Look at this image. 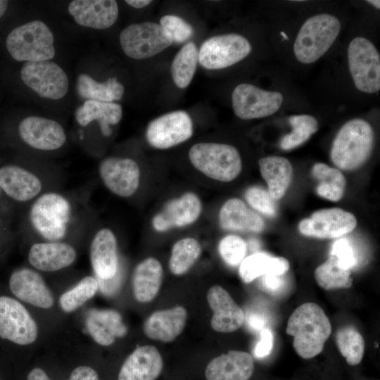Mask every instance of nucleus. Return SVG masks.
I'll return each mask as SVG.
<instances>
[{"instance_id": "obj_35", "label": "nucleus", "mask_w": 380, "mask_h": 380, "mask_svg": "<svg viewBox=\"0 0 380 380\" xmlns=\"http://www.w3.org/2000/svg\"><path fill=\"white\" fill-rule=\"evenodd\" d=\"M198 51L194 42L186 44L175 55L171 65L172 80L179 88L189 85L195 74Z\"/></svg>"}, {"instance_id": "obj_42", "label": "nucleus", "mask_w": 380, "mask_h": 380, "mask_svg": "<svg viewBox=\"0 0 380 380\" xmlns=\"http://www.w3.org/2000/svg\"><path fill=\"white\" fill-rule=\"evenodd\" d=\"M248 203L255 210L270 217L274 216L277 208L275 200L268 190L260 186H251L245 194Z\"/></svg>"}, {"instance_id": "obj_36", "label": "nucleus", "mask_w": 380, "mask_h": 380, "mask_svg": "<svg viewBox=\"0 0 380 380\" xmlns=\"http://www.w3.org/2000/svg\"><path fill=\"white\" fill-rule=\"evenodd\" d=\"M201 251V244L194 238L186 237L177 241L171 250L170 272L177 276L187 272L198 259Z\"/></svg>"}, {"instance_id": "obj_26", "label": "nucleus", "mask_w": 380, "mask_h": 380, "mask_svg": "<svg viewBox=\"0 0 380 380\" xmlns=\"http://www.w3.org/2000/svg\"><path fill=\"white\" fill-rule=\"evenodd\" d=\"M86 327L87 331L99 345L108 346L118 337L127 333L120 314L114 310H91L88 312Z\"/></svg>"}, {"instance_id": "obj_44", "label": "nucleus", "mask_w": 380, "mask_h": 380, "mask_svg": "<svg viewBox=\"0 0 380 380\" xmlns=\"http://www.w3.org/2000/svg\"><path fill=\"white\" fill-rule=\"evenodd\" d=\"M331 255H335L339 264L346 268L350 269L356 263L354 249L347 239H339L332 246Z\"/></svg>"}, {"instance_id": "obj_10", "label": "nucleus", "mask_w": 380, "mask_h": 380, "mask_svg": "<svg viewBox=\"0 0 380 380\" xmlns=\"http://www.w3.org/2000/svg\"><path fill=\"white\" fill-rule=\"evenodd\" d=\"M20 77L27 86L43 98L60 99L68 90L66 73L50 61L26 62L21 68Z\"/></svg>"}, {"instance_id": "obj_43", "label": "nucleus", "mask_w": 380, "mask_h": 380, "mask_svg": "<svg viewBox=\"0 0 380 380\" xmlns=\"http://www.w3.org/2000/svg\"><path fill=\"white\" fill-rule=\"evenodd\" d=\"M160 25L171 36L173 42L182 43L191 37L193 27L182 18L166 15L160 20Z\"/></svg>"}, {"instance_id": "obj_14", "label": "nucleus", "mask_w": 380, "mask_h": 380, "mask_svg": "<svg viewBox=\"0 0 380 380\" xmlns=\"http://www.w3.org/2000/svg\"><path fill=\"white\" fill-rule=\"evenodd\" d=\"M357 220L351 213L339 208L321 209L302 220L298 230L305 236L335 239L351 232Z\"/></svg>"}, {"instance_id": "obj_4", "label": "nucleus", "mask_w": 380, "mask_h": 380, "mask_svg": "<svg viewBox=\"0 0 380 380\" xmlns=\"http://www.w3.org/2000/svg\"><path fill=\"white\" fill-rule=\"evenodd\" d=\"M339 20L328 13L313 15L301 26L293 44L296 58L312 63L331 47L341 30Z\"/></svg>"}, {"instance_id": "obj_52", "label": "nucleus", "mask_w": 380, "mask_h": 380, "mask_svg": "<svg viewBox=\"0 0 380 380\" xmlns=\"http://www.w3.org/2000/svg\"><path fill=\"white\" fill-rule=\"evenodd\" d=\"M8 1L0 0V18L5 13L8 7Z\"/></svg>"}, {"instance_id": "obj_18", "label": "nucleus", "mask_w": 380, "mask_h": 380, "mask_svg": "<svg viewBox=\"0 0 380 380\" xmlns=\"http://www.w3.org/2000/svg\"><path fill=\"white\" fill-rule=\"evenodd\" d=\"M207 300L213 311L210 324L213 330L231 333L242 327L246 320L243 310L221 286L215 285L208 289Z\"/></svg>"}, {"instance_id": "obj_37", "label": "nucleus", "mask_w": 380, "mask_h": 380, "mask_svg": "<svg viewBox=\"0 0 380 380\" xmlns=\"http://www.w3.org/2000/svg\"><path fill=\"white\" fill-rule=\"evenodd\" d=\"M315 278L317 284L326 290L346 289L352 285L350 270L342 267L333 255L315 269Z\"/></svg>"}, {"instance_id": "obj_31", "label": "nucleus", "mask_w": 380, "mask_h": 380, "mask_svg": "<svg viewBox=\"0 0 380 380\" xmlns=\"http://www.w3.org/2000/svg\"><path fill=\"white\" fill-rule=\"evenodd\" d=\"M75 119L82 126H87L91 122L97 120L103 135L109 137L112 134L110 125L118 124L122 116L120 104L113 102H102L87 100L75 110Z\"/></svg>"}, {"instance_id": "obj_17", "label": "nucleus", "mask_w": 380, "mask_h": 380, "mask_svg": "<svg viewBox=\"0 0 380 380\" xmlns=\"http://www.w3.org/2000/svg\"><path fill=\"white\" fill-rule=\"evenodd\" d=\"M18 130L22 139L36 149L55 150L66 141L65 131L59 123L42 117L25 118L20 123Z\"/></svg>"}, {"instance_id": "obj_22", "label": "nucleus", "mask_w": 380, "mask_h": 380, "mask_svg": "<svg viewBox=\"0 0 380 380\" xmlns=\"http://www.w3.org/2000/svg\"><path fill=\"white\" fill-rule=\"evenodd\" d=\"M163 368V357L157 348L139 346L124 362L118 380H156Z\"/></svg>"}, {"instance_id": "obj_38", "label": "nucleus", "mask_w": 380, "mask_h": 380, "mask_svg": "<svg viewBox=\"0 0 380 380\" xmlns=\"http://www.w3.org/2000/svg\"><path fill=\"white\" fill-rule=\"evenodd\" d=\"M336 342L349 365L355 366L360 363L365 344L362 336L355 328L348 326L338 329L336 334Z\"/></svg>"}, {"instance_id": "obj_1", "label": "nucleus", "mask_w": 380, "mask_h": 380, "mask_svg": "<svg viewBox=\"0 0 380 380\" xmlns=\"http://www.w3.org/2000/svg\"><path fill=\"white\" fill-rule=\"evenodd\" d=\"M331 333V324L323 309L315 303H305L290 316L286 334L293 337V346L304 359L319 355Z\"/></svg>"}, {"instance_id": "obj_25", "label": "nucleus", "mask_w": 380, "mask_h": 380, "mask_svg": "<svg viewBox=\"0 0 380 380\" xmlns=\"http://www.w3.org/2000/svg\"><path fill=\"white\" fill-rule=\"evenodd\" d=\"M76 258L75 249L63 242L37 243L32 245L28 254L30 263L36 269L53 272L70 266Z\"/></svg>"}, {"instance_id": "obj_32", "label": "nucleus", "mask_w": 380, "mask_h": 380, "mask_svg": "<svg viewBox=\"0 0 380 380\" xmlns=\"http://www.w3.org/2000/svg\"><path fill=\"white\" fill-rule=\"evenodd\" d=\"M289 268L288 260L265 253H255L244 258L239 267V275L245 283L267 274L284 275Z\"/></svg>"}, {"instance_id": "obj_29", "label": "nucleus", "mask_w": 380, "mask_h": 380, "mask_svg": "<svg viewBox=\"0 0 380 380\" xmlns=\"http://www.w3.org/2000/svg\"><path fill=\"white\" fill-rule=\"evenodd\" d=\"M163 277V267L154 258H148L134 268L132 275L133 293L140 303L153 300L158 293Z\"/></svg>"}, {"instance_id": "obj_39", "label": "nucleus", "mask_w": 380, "mask_h": 380, "mask_svg": "<svg viewBox=\"0 0 380 380\" xmlns=\"http://www.w3.org/2000/svg\"><path fill=\"white\" fill-rule=\"evenodd\" d=\"M292 131L281 140L283 150H291L305 142L318 129L317 120L310 115H296L289 118Z\"/></svg>"}, {"instance_id": "obj_23", "label": "nucleus", "mask_w": 380, "mask_h": 380, "mask_svg": "<svg viewBox=\"0 0 380 380\" xmlns=\"http://www.w3.org/2000/svg\"><path fill=\"white\" fill-rule=\"evenodd\" d=\"M187 316L186 308L180 305L156 310L144 321V332L152 340L172 342L183 331Z\"/></svg>"}, {"instance_id": "obj_30", "label": "nucleus", "mask_w": 380, "mask_h": 380, "mask_svg": "<svg viewBox=\"0 0 380 380\" xmlns=\"http://www.w3.org/2000/svg\"><path fill=\"white\" fill-rule=\"evenodd\" d=\"M258 164L270 194L275 201L280 199L292 181L293 169L290 161L284 157L271 156L261 158Z\"/></svg>"}, {"instance_id": "obj_27", "label": "nucleus", "mask_w": 380, "mask_h": 380, "mask_svg": "<svg viewBox=\"0 0 380 380\" xmlns=\"http://www.w3.org/2000/svg\"><path fill=\"white\" fill-rule=\"evenodd\" d=\"M0 186L11 198L27 201L35 197L42 189V182L33 173L15 165L0 169Z\"/></svg>"}, {"instance_id": "obj_40", "label": "nucleus", "mask_w": 380, "mask_h": 380, "mask_svg": "<svg viewBox=\"0 0 380 380\" xmlns=\"http://www.w3.org/2000/svg\"><path fill=\"white\" fill-rule=\"evenodd\" d=\"M98 289L97 279L91 276L85 277L72 289L61 296L60 305L66 312H73L91 298Z\"/></svg>"}, {"instance_id": "obj_20", "label": "nucleus", "mask_w": 380, "mask_h": 380, "mask_svg": "<svg viewBox=\"0 0 380 380\" xmlns=\"http://www.w3.org/2000/svg\"><path fill=\"white\" fill-rule=\"evenodd\" d=\"M11 292L20 300L47 309L53 304V295L39 274L30 269L15 271L9 279Z\"/></svg>"}, {"instance_id": "obj_34", "label": "nucleus", "mask_w": 380, "mask_h": 380, "mask_svg": "<svg viewBox=\"0 0 380 380\" xmlns=\"http://www.w3.org/2000/svg\"><path fill=\"white\" fill-rule=\"evenodd\" d=\"M313 177L318 182L317 194L331 201H338L344 194L346 180L337 168L322 163H315L312 169Z\"/></svg>"}, {"instance_id": "obj_7", "label": "nucleus", "mask_w": 380, "mask_h": 380, "mask_svg": "<svg viewBox=\"0 0 380 380\" xmlns=\"http://www.w3.org/2000/svg\"><path fill=\"white\" fill-rule=\"evenodd\" d=\"M348 61L357 89L368 94L380 89V55L369 40L362 37L354 38L348 45Z\"/></svg>"}, {"instance_id": "obj_50", "label": "nucleus", "mask_w": 380, "mask_h": 380, "mask_svg": "<svg viewBox=\"0 0 380 380\" xmlns=\"http://www.w3.org/2000/svg\"><path fill=\"white\" fill-rule=\"evenodd\" d=\"M27 380H51L45 372L40 368H34L28 374Z\"/></svg>"}, {"instance_id": "obj_47", "label": "nucleus", "mask_w": 380, "mask_h": 380, "mask_svg": "<svg viewBox=\"0 0 380 380\" xmlns=\"http://www.w3.org/2000/svg\"><path fill=\"white\" fill-rule=\"evenodd\" d=\"M97 281L99 288L103 294L106 296H111L114 294L117 291L120 284V274L119 273V270L113 277L108 279H98Z\"/></svg>"}, {"instance_id": "obj_51", "label": "nucleus", "mask_w": 380, "mask_h": 380, "mask_svg": "<svg viewBox=\"0 0 380 380\" xmlns=\"http://www.w3.org/2000/svg\"><path fill=\"white\" fill-rule=\"evenodd\" d=\"M125 2L136 8H144L151 3L150 0H127Z\"/></svg>"}, {"instance_id": "obj_21", "label": "nucleus", "mask_w": 380, "mask_h": 380, "mask_svg": "<svg viewBox=\"0 0 380 380\" xmlns=\"http://www.w3.org/2000/svg\"><path fill=\"white\" fill-rule=\"evenodd\" d=\"M253 370L254 360L250 353L229 350L210 361L205 376L207 380H248Z\"/></svg>"}, {"instance_id": "obj_8", "label": "nucleus", "mask_w": 380, "mask_h": 380, "mask_svg": "<svg viewBox=\"0 0 380 380\" xmlns=\"http://www.w3.org/2000/svg\"><path fill=\"white\" fill-rule=\"evenodd\" d=\"M120 42L127 56L144 59L159 53L173 40L160 24L144 22L125 27L120 34Z\"/></svg>"}, {"instance_id": "obj_28", "label": "nucleus", "mask_w": 380, "mask_h": 380, "mask_svg": "<svg viewBox=\"0 0 380 380\" xmlns=\"http://www.w3.org/2000/svg\"><path fill=\"white\" fill-rule=\"evenodd\" d=\"M219 223L225 230L260 232L265 227L262 218L237 198L228 199L219 213Z\"/></svg>"}, {"instance_id": "obj_13", "label": "nucleus", "mask_w": 380, "mask_h": 380, "mask_svg": "<svg viewBox=\"0 0 380 380\" xmlns=\"http://www.w3.org/2000/svg\"><path fill=\"white\" fill-rule=\"evenodd\" d=\"M193 134V122L184 110H175L153 120L146 136L148 144L158 149H167L189 139Z\"/></svg>"}, {"instance_id": "obj_2", "label": "nucleus", "mask_w": 380, "mask_h": 380, "mask_svg": "<svg viewBox=\"0 0 380 380\" xmlns=\"http://www.w3.org/2000/svg\"><path fill=\"white\" fill-rule=\"evenodd\" d=\"M374 141V131L367 121L360 118L349 120L340 128L333 141L331 160L341 170H357L370 157Z\"/></svg>"}, {"instance_id": "obj_53", "label": "nucleus", "mask_w": 380, "mask_h": 380, "mask_svg": "<svg viewBox=\"0 0 380 380\" xmlns=\"http://www.w3.org/2000/svg\"><path fill=\"white\" fill-rule=\"evenodd\" d=\"M367 2L372 4V5H373L377 9H379V8H380V1H379L370 0V1H367Z\"/></svg>"}, {"instance_id": "obj_19", "label": "nucleus", "mask_w": 380, "mask_h": 380, "mask_svg": "<svg viewBox=\"0 0 380 380\" xmlns=\"http://www.w3.org/2000/svg\"><path fill=\"white\" fill-rule=\"evenodd\" d=\"M68 12L80 25L103 30L116 22L118 6L114 0H74Z\"/></svg>"}, {"instance_id": "obj_16", "label": "nucleus", "mask_w": 380, "mask_h": 380, "mask_svg": "<svg viewBox=\"0 0 380 380\" xmlns=\"http://www.w3.org/2000/svg\"><path fill=\"white\" fill-rule=\"evenodd\" d=\"M201 210L202 204L198 196L194 193L186 192L168 201L153 217L152 226L160 232L185 227L194 222Z\"/></svg>"}, {"instance_id": "obj_24", "label": "nucleus", "mask_w": 380, "mask_h": 380, "mask_svg": "<svg viewBox=\"0 0 380 380\" xmlns=\"http://www.w3.org/2000/svg\"><path fill=\"white\" fill-rule=\"evenodd\" d=\"M90 260L98 279L113 277L118 271L117 241L113 232L103 228L94 236L90 246Z\"/></svg>"}, {"instance_id": "obj_5", "label": "nucleus", "mask_w": 380, "mask_h": 380, "mask_svg": "<svg viewBox=\"0 0 380 380\" xmlns=\"http://www.w3.org/2000/svg\"><path fill=\"white\" fill-rule=\"evenodd\" d=\"M54 38L49 27L33 20L13 30L6 38V48L16 61H49L55 56Z\"/></svg>"}, {"instance_id": "obj_41", "label": "nucleus", "mask_w": 380, "mask_h": 380, "mask_svg": "<svg viewBox=\"0 0 380 380\" xmlns=\"http://www.w3.org/2000/svg\"><path fill=\"white\" fill-rule=\"evenodd\" d=\"M218 251L223 260L230 266H236L243 261L247 251V243L241 237L228 235L222 238Z\"/></svg>"}, {"instance_id": "obj_48", "label": "nucleus", "mask_w": 380, "mask_h": 380, "mask_svg": "<svg viewBox=\"0 0 380 380\" xmlns=\"http://www.w3.org/2000/svg\"><path fill=\"white\" fill-rule=\"evenodd\" d=\"M68 380H99L96 371L88 366H80L71 373Z\"/></svg>"}, {"instance_id": "obj_12", "label": "nucleus", "mask_w": 380, "mask_h": 380, "mask_svg": "<svg viewBox=\"0 0 380 380\" xmlns=\"http://www.w3.org/2000/svg\"><path fill=\"white\" fill-rule=\"evenodd\" d=\"M37 326L27 309L11 297L0 296V337L28 345L37 337Z\"/></svg>"}, {"instance_id": "obj_3", "label": "nucleus", "mask_w": 380, "mask_h": 380, "mask_svg": "<svg viewBox=\"0 0 380 380\" xmlns=\"http://www.w3.org/2000/svg\"><path fill=\"white\" fill-rule=\"evenodd\" d=\"M189 158L199 172L220 182L234 180L242 170V161L238 150L227 144H196L189 149Z\"/></svg>"}, {"instance_id": "obj_11", "label": "nucleus", "mask_w": 380, "mask_h": 380, "mask_svg": "<svg viewBox=\"0 0 380 380\" xmlns=\"http://www.w3.org/2000/svg\"><path fill=\"white\" fill-rule=\"evenodd\" d=\"M234 114L243 120L268 117L281 107L283 96L277 91L262 89L255 85L242 83L236 86L232 95Z\"/></svg>"}, {"instance_id": "obj_46", "label": "nucleus", "mask_w": 380, "mask_h": 380, "mask_svg": "<svg viewBox=\"0 0 380 380\" xmlns=\"http://www.w3.org/2000/svg\"><path fill=\"white\" fill-rule=\"evenodd\" d=\"M284 275L267 274L262 276L260 279L262 289L270 293L279 292L285 284Z\"/></svg>"}, {"instance_id": "obj_33", "label": "nucleus", "mask_w": 380, "mask_h": 380, "mask_svg": "<svg viewBox=\"0 0 380 380\" xmlns=\"http://www.w3.org/2000/svg\"><path fill=\"white\" fill-rule=\"evenodd\" d=\"M76 90L82 99L113 102L122 99L125 88L115 77H109L105 82H99L89 75L82 73L77 77Z\"/></svg>"}, {"instance_id": "obj_6", "label": "nucleus", "mask_w": 380, "mask_h": 380, "mask_svg": "<svg viewBox=\"0 0 380 380\" xmlns=\"http://www.w3.org/2000/svg\"><path fill=\"white\" fill-rule=\"evenodd\" d=\"M70 204L62 195L47 193L33 203L30 217L32 226L44 239L58 241L67 232L70 218Z\"/></svg>"}, {"instance_id": "obj_45", "label": "nucleus", "mask_w": 380, "mask_h": 380, "mask_svg": "<svg viewBox=\"0 0 380 380\" xmlns=\"http://www.w3.org/2000/svg\"><path fill=\"white\" fill-rule=\"evenodd\" d=\"M273 335L268 329H263L260 332V340L255 346L254 354L257 357H264L268 355L273 346Z\"/></svg>"}, {"instance_id": "obj_15", "label": "nucleus", "mask_w": 380, "mask_h": 380, "mask_svg": "<svg viewBox=\"0 0 380 380\" xmlns=\"http://www.w3.org/2000/svg\"><path fill=\"white\" fill-rule=\"evenodd\" d=\"M104 185L114 194L129 197L137 190L140 182V169L131 158L108 157L99 167Z\"/></svg>"}, {"instance_id": "obj_54", "label": "nucleus", "mask_w": 380, "mask_h": 380, "mask_svg": "<svg viewBox=\"0 0 380 380\" xmlns=\"http://www.w3.org/2000/svg\"><path fill=\"white\" fill-rule=\"evenodd\" d=\"M280 34H281L284 39H289L288 36L284 32H281Z\"/></svg>"}, {"instance_id": "obj_9", "label": "nucleus", "mask_w": 380, "mask_h": 380, "mask_svg": "<svg viewBox=\"0 0 380 380\" xmlns=\"http://www.w3.org/2000/svg\"><path fill=\"white\" fill-rule=\"evenodd\" d=\"M251 51V44L242 35L234 33L217 35L202 44L198 62L206 69H222L241 61Z\"/></svg>"}, {"instance_id": "obj_49", "label": "nucleus", "mask_w": 380, "mask_h": 380, "mask_svg": "<svg viewBox=\"0 0 380 380\" xmlns=\"http://www.w3.org/2000/svg\"><path fill=\"white\" fill-rule=\"evenodd\" d=\"M248 326L255 330H262L265 324V317L259 314H251L247 318Z\"/></svg>"}]
</instances>
